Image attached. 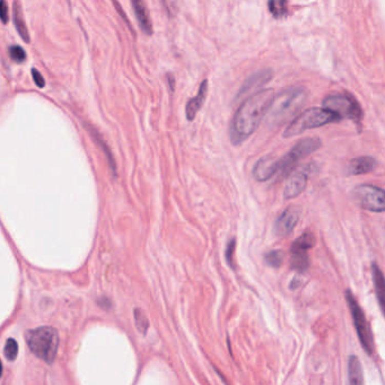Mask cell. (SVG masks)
<instances>
[{"label":"cell","instance_id":"1","mask_svg":"<svg viewBox=\"0 0 385 385\" xmlns=\"http://www.w3.org/2000/svg\"><path fill=\"white\" fill-rule=\"evenodd\" d=\"M273 95L275 93L272 89L258 91L249 95L241 103L230 127V138L234 146L243 144L258 129L260 122L269 110Z\"/></svg>","mask_w":385,"mask_h":385},{"label":"cell","instance_id":"2","mask_svg":"<svg viewBox=\"0 0 385 385\" xmlns=\"http://www.w3.org/2000/svg\"><path fill=\"white\" fill-rule=\"evenodd\" d=\"M308 92L304 87H291L275 94L266 115L275 122H281L293 115L305 103Z\"/></svg>","mask_w":385,"mask_h":385},{"label":"cell","instance_id":"3","mask_svg":"<svg viewBox=\"0 0 385 385\" xmlns=\"http://www.w3.org/2000/svg\"><path fill=\"white\" fill-rule=\"evenodd\" d=\"M341 121V118L326 108H311L296 116L283 131V138L298 136L306 130Z\"/></svg>","mask_w":385,"mask_h":385},{"label":"cell","instance_id":"4","mask_svg":"<svg viewBox=\"0 0 385 385\" xmlns=\"http://www.w3.org/2000/svg\"><path fill=\"white\" fill-rule=\"evenodd\" d=\"M26 342L37 358L51 362L57 356L59 347L58 331L51 327H40L25 333Z\"/></svg>","mask_w":385,"mask_h":385},{"label":"cell","instance_id":"5","mask_svg":"<svg viewBox=\"0 0 385 385\" xmlns=\"http://www.w3.org/2000/svg\"><path fill=\"white\" fill-rule=\"evenodd\" d=\"M346 300H347L348 308L351 312V316H353L354 326L356 328L357 336L359 338V341L361 347L364 348L365 353L368 355H374V350H375V345H374V337L370 323H368L364 311L360 308V305L357 302L354 294L351 291L347 289L346 291Z\"/></svg>","mask_w":385,"mask_h":385},{"label":"cell","instance_id":"6","mask_svg":"<svg viewBox=\"0 0 385 385\" xmlns=\"http://www.w3.org/2000/svg\"><path fill=\"white\" fill-rule=\"evenodd\" d=\"M323 107L326 109L337 113L341 120L343 118L354 121L355 124L360 127L362 120V111L359 103L350 94H337L330 95L325 101Z\"/></svg>","mask_w":385,"mask_h":385},{"label":"cell","instance_id":"7","mask_svg":"<svg viewBox=\"0 0 385 385\" xmlns=\"http://www.w3.org/2000/svg\"><path fill=\"white\" fill-rule=\"evenodd\" d=\"M321 146L322 141L320 138H305L299 140L287 154L278 157V173L287 174L299 160L316 152Z\"/></svg>","mask_w":385,"mask_h":385},{"label":"cell","instance_id":"8","mask_svg":"<svg viewBox=\"0 0 385 385\" xmlns=\"http://www.w3.org/2000/svg\"><path fill=\"white\" fill-rule=\"evenodd\" d=\"M351 196L354 201L362 209L373 213H383L385 210V193L381 188L361 184L353 190Z\"/></svg>","mask_w":385,"mask_h":385},{"label":"cell","instance_id":"9","mask_svg":"<svg viewBox=\"0 0 385 385\" xmlns=\"http://www.w3.org/2000/svg\"><path fill=\"white\" fill-rule=\"evenodd\" d=\"M315 245V236L311 232L304 233L295 239L291 247V268L299 273L308 271L310 267L309 250Z\"/></svg>","mask_w":385,"mask_h":385},{"label":"cell","instance_id":"10","mask_svg":"<svg viewBox=\"0 0 385 385\" xmlns=\"http://www.w3.org/2000/svg\"><path fill=\"white\" fill-rule=\"evenodd\" d=\"M300 217V209L296 206H289L273 224V233L279 237H285L291 234L297 225Z\"/></svg>","mask_w":385,"mask_h":385},{"label":"cell","instance_id":"11","mask_svg":"<svg viewBox=\"0 0 385 385\" xmlns=\"http://www.w3.org/2000/svg\"><path fill=\"white\" fill-rule=\"evenodd\" d=\"M272 77L273 72L270 69H262L259 71H255L253 75L248 77V79L244 82L243 86L239 88L236 98H243L260 91L262 87L267 85V84L272 79Z\"/></svg>","mask_w":385,"mask_h":385},{"label":"cell","instance_id":"12","mask_svg":"<svg viewBox=\"0 0 385 385\" xmlns=\"http://www.w3.org/2000/svg\"><path fill=\"white\" fill-rule=\"evenodd\" d=\"M277 159L278 157L266 156V157L256 161L252 170V174L255 180L259 182H266L275 176L278 173Z\"/></svg>","mask_w":385,"mask_h":385},{"label":"cell","instance_id":"13","mask_svg":"<svg viewBox=\"0 0 385 385\" xmlns=\"http://www.w3.org/2000/svg\"><path fill=\"white\" fill-rule=\"evenodd\" d=\"M308 180L309 177L305 172L299 171L295 173L286 182V186L283 189V198L286 200H291L298 197L308 186Z\"/></svg>","mask_w":385,"mask_h":385},{"label":"cell","instance_id":"14","mask_svg":"<svg viewBox=\"0 0 385 385\" xmlns=\"http://www.w3.org/2000/svg\"><path fill=\"white\" fill-rule=\"evenodd\" d=\"M377 160L371 156H360L351 159L346 167V174L349 176L361 175L366 173H371L376 169Z\"/></svg>","mask_w":385,"mask_h":385},{"label":"cell","instance_id":"15","mask_svg":"<svg viewBox=\"0 0 385 385\" xmlns=\"http://www.w3.org/2000/svg\"><path fill=\"white\" fill-rule=\"evenodd\" d=\"M208 94V80H202L201 85L199 87V91L196 96L189 99V102L186 105V116L189 121H193L196 118L200 109L202 108V105L206 101Z\"/></svg>","mask_w":385,"mask_h":385},{"label":"cell","instance_id":"16","mask_svg":"<svg viewBox=\"0 0 385 385\" xmlns=\"http://www.w3.org/2000/svg\"><path fill=\"white\" fill-rule=\"evenodd\" d=\"M131 5H132L133 12H135L139 27H140L145 34L152 35L153 24H152V21H150V17L147 12V7H146V5H145L144 0H131Z\"/></svg>","mask_w":385,"mask_h":385},{"label":"cell","instance_id":"17","mask_svg":"<svg viewBox=\"0 0 385 385\" xmlns=\"http://www.w3.org/2000/svg\"><path fill=\"white\" fill-rule=\"evenodd\" d=\"M372 276H373L374 288H375V293H376L379 308H381L383 311V306L385 302V280H384L383 272L381 269H379V267L376 262H373L372 264Z\"/></svg>","mask_w":385,"mask_h":385},{"label":"cell","instance_id":"18","mask_svg":"<svg viewBox=\"0 0 385 385\" xmlns=\"http://www.w3.org/2000/svg\"><path fill=\"white\" fill-rule=\"evenodd\" d=\"M13 21H14L16 30H17V32H18V34L22 36V38H23V40L26 43H29L30 42V33H29V30H27V27H26L23 12H22V6H21L18 0H15L14 5H13Z\"/></svg>","mask_w":385,"mask_h":385},{"label":"cell","instance_id":"19","mask_svg":"<svg viewBox=\"0 0 385 385\" xmlns=\"http://www.w3.org/2000/svg\"><path fill=\"white\" fill-rule=\"evenodd\" d=\"M348 376L351 385L364 384V374L360 360L356 356H350L348 359Z\"/></svg>","mask_w":385,"mask_h":385},{"label":"cell","instance_id":"20","mask_svg":"<svg viewBox=\"0 0 385 385\" xmlns=\"http://www.w3.org/2000/svg\"><path fill=\"white\" fill-rule=\"evenodd\" d=\"M268 9L275 18H283L288 15V2L287 0H269Z\"/></svg>","mask_w":385,"mask_h":385},{"label":"cell","instance_id":"21","mask_svg":"<svg viewBox=\"0 0 385 385\" xmlns=\"http://www.w3.org/2000/svg\"><path fill=\"white\" fill-rule=\"evenodd\" d=\"M286 253L282 250H272L265 255V262L271 268L281 267L285 261Z\"/></svg>","mask_w":385,"mask_h":385},{"label":"cell","instance_id":"22","mask_svg":"<svg viewBox=\"0 0 385 385\" xmlns=\"http://www.w3.org/2000/svg\"><path fill=\"white\" fill-rule=\"evenodd\" d=\"M133 316H135V323H136L137 330L145 336V334L147 333L148 328H149V321L147 319L146 314L144 313L143 310L135 309Z\"/></svg>","mask_w":385,"mask_h":385},{"label":"cell","instance_id":"23","mask_svg":"<svg viewBox=\"0 0 385 385\" xmlns=\"http://www.w3.org/2000/svg\"><path fill=\"white\" fill-rule=\"evenodd\" d=\"M88 130L91 131V135L94 137V139H95V140H96V143L99 145V146H102V148L104 149V153H105V155H107L108 160H109V163L111 165V169H112V171L114 172V174H115V163H114V159L112 157V155H111V152L109 150V148L107 147V145H105V143H104L103 139L101 138V136H99L98 133L96 131H95L92 127H89Z\"/></svg>","mask_w":385,"mask_h":385},{"label":"cell","instance_id":"24","mask_svg":"<svg viewBox=\"0 0 385 385\" xmlns=\"http://www.w3.org/2000/svg\"><path fill=\"white\" fill-rule=\"evenodd\" d=\"M235 249H236V239L235 238H231L230 242L227 243L226 251H225V258L228 266H230L233 270L236 269L235 266Z\"/></svg>","mask_w":385,"mask_h":385},{"label":"cell","instance_id":"25","mask_svg":"<svg viewBox=\"0 0 385 385\" xmlns=\"http://www.w3.org/2000/svg\"><path fill=\"white\" fill-rule=\"evenodd\" d=\"M8 53H9L10 59H12L13 61H15V63H17V64L24 63V61L26 60V52H25V50L23 48H22V47H19V46H12V47H9Z\"/></svg>","mask_w":385,"mask_h":385},{"label":"cell","instance_id":"26","mask_svg":"<svg viewBox=\"0 0 385 385\" xmlns=\"http://www.w3.org/2000/svg\"><path fill=\"white\" fill-rule=\"evenodd\" d=\"M18 355V345L14 339H8L5 346V356L8 360H15Z\"/></svg>","mask_w":385,"mask_h":385},{"label":"cell","instance_id":"27","mask_svg":"<svg viewBox=\"0 0 385 385\" xmlns=\"http://www.w3.org/2000/svg\"><path fill=\"white\" fill-rule=\"evenodd\" d=\"M0 19H2L4 24L8 23L9 12H8V5L6 0H0Z\"/></svg>","mask_w":385,"mask_h":385},{"label":"cell","instance_id":"28","mask_svg":"<svg viewBox=\"0 0 385 385\" xmlns=\"http://www.w3.org/2000/svg\"><path fill=\"white\" fill-rule=\"evenodd\" d=\"M160 2H161V5L164 6V8L166 9L167 14L173 15V13L176 12L178 0H160Z\"/></svg>","mask_w":385,"mask_h":385},{"label":"cell","instance_id":"29","mask_svg":"<svg viewBox=\"0 0 385 385\" xmlns=\"http://www.w3.org/2000/svg\"><path fill=\"white\" fill-rule=\"evenodd\" d=\"M32 76H33V80H34L35 85L40 88H43L46 86V82H44V78L40 74V71L36 69H32Z\"/></svg>","mask_w":385,"mask_h":385},{"label":"cell","instance_id":"30","mask_svg":"<svg viewBox=\"0 0 385 385\" xmlns=\"http://www.w3.org/2000/svg\"><path fill=\"white\" fill-rule=\"evenodd\" d=\"M167 79H170V86H171V89L173 91V88H174V77L169 74V75H167Z\"/></svg>","mask_w":385,"mask_h":385},{"label":"cell","instance_id":"31","mask_svg":"<svg viewBox=\"0 0 385 385\" xmlns=\"http://www.w3.org/2000/svg\"><path fill=\"white\" fill-rule=\"evenodd\" d=\"M3 375V365H2V361H0V377H2Z\"/></svg>","mask_w":385,"mask_h":385}]
</instances>
